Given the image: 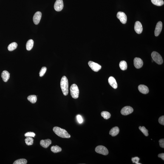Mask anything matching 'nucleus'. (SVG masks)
<instances>
[{
  "label": "nucleus",
  "mask_w": 164,
  "mask_h": 164,
  "mask_svg": "<svg viewBox=\"0 0 164 164\" xmlns=\"http://www.w3.org/2000/svg\"><path fill=\"white\" fill-rule=\"evenodd\" d=\"M18 47V44L16 42H13L9 44L8 49L10 51H12L16 49Z\"/></svg>",
  "instance_id": "23"
},
{
  "label": "nucleus",
  "mask_w": 164,
  "mask_h": 164,
  "mask_svg": "<svg viewBox=\"0 0 164 164\" xmlns=\"http://www.w3.org/2000/svg\"><path fill=\"white\" fill-rule=\"evenodd\" d=\"M27 100L32 103L34 104L37 101V96L35 95H30L28 97Z\"/></svg>",
  "instance_id": "22"
},
{
  "label": "nucleus",
  "mask_w": 164,
  "mask_h": 164,
  "mask_svg": "<svg viewBox=\"0 0 164 164\" xmlns=\"http://www.w3.org/2000/svg\"><path fill=\"white\" fill-rule=\"evenodd\" d=\"M47 68L46 67H43L41 68L39 73L40 76L42 77L43 76L45 73L47 71Z\"/></svg>",
  "instance_id": "29"
},
{
  "label": "nucleus",
  "mask_w": 164,
  "mask_h": 164,
  "mask_svg": "<svg viewBox=\"0 0 164 164\" xmlns=\"http://www.w3.org/2000/svg\"><path fill=\"white\" fill-rule=\"evenodd\" d=\"M77 118L78 123L80 124L83 123V120L81 116L80 115H78L77 116Z\"/></svg>",
  "instance_id": "33"
},
{
  "label": "nucleus",
  "mask_w": 164,
  "mask_h": 164,
  "mask_svg": "<svg viewBox=\"0 0 164 164\" xmlns=\"http://www.w3.org/2000/svg\"><path fill=\"white\" fill-rule=\"evenodd\" d=\"M120 132V129L117 126L115 127L112 128L109 132V134L112 137H115L117 136Z\"/></svg>",
  "instance_id": "18"
},
{
  "label": "nucleus",
  "mask_w": 164,
  "mask_h": 164,
  "mask_svg": "<svg viewBox=\"0 0 164 164\" xmlns=\"http://www.w3.org/2000/svg\"><path fill=\"white\" fill-rule=\"evenodd\" d=\"M88 64L92 70L95 72H98L101 69L102 67L100 65L92 61H89Z\"/></svg>",
  "instance_id": "6"
},
{
  "label": "nucleus",
  "mask_w": 164,
  "mask_h": 164,
  "mask_svg": "<svg viewBox=\"0 0 164 164\" xmlns=\"http://www.w3.org/2000/svg\"><path fill=\"white\" fill-rule=\"evenodd\" d=\"M64 4L62 0H57L54 4V9L57 11L59 12L62 10Z\"/></svg>",
  "instance_id": "7"
},
{
  "label": "nucleus",
  "mask_w": 164,
  "mask_h": 164,
  "mask_svg": "<svg viewBox=\"0 0 164 164\" xmlns=\"http://www.w3.org/2000/svg\"><path fill=\"white\" fill-rule=\"evenodd\" d=\"M162 28V23L161 21L158 22L155 30V35L156 36H158L160 35Z\"/></svg>",
  "instance_id": "13"
},
{
  "label": "nucleus",
  "mask_w": 164,
  "mask_h": 164,
  "mask_svg": "<svg viewBox=\"0 0 164 164\" xmlns=\"http://www.w3.org/2000/svg\"><path fill=\"white\" fill-rule=\"evenodd\" d=\"M25 141L26 145L28 146H30L33 144L34 139L32 137H26Z\"/></svg>",
  "instance_id": "24"
},
{
  "label": "nucleus",
  "mask_w": 164,
  "mask_h": 164,
  "mask_svg": "<svg viewBox=\"0 0 164 164\" xmlns=\"http://www.w3.org/2000/svg\"><path fill=\"white\" fill-rule=\"evenodd\" d=\"M27 161L25 159H18L14 162L13 164H26Z\"/></svg>",
  "instance_id": "27"
},
{
  "label": "nucleus",
  "mask_w": 164,
  "mask_h": 164,
  "mask_svg": "<svg viewBox=\"0 0 164 164\" xmlns=\"http://www.w3.org/2000/svg\"><path fill=\"white\" fill-rule=\"evenodd\" d=\"M96 152L104 155H107L109 154V151L106 147L103 146H99L95 149Z\"/></svg>",
  "instance_id": "5"
},
{
  "label": "nucleus",
  "mask_w": 164,
  "mask_h": 164,
  "mask_svg": "<svg viewBox=\"0 0 164 164\" xmlns=\"http://www.w3.org/2000/svg\"><path fill=\"white\" fill-rule=\"evenodd\" d=\"M34 41L32 39H30L27 41L26 45V49L27 51H30L32 49L34 46Z\"/></svg>",
  "instance_id": "19"
},
{
  "label": "nucleus",
  "mask_w": 164,
  "mask_h": 164,
  "mask_svg": "<svg viewBox=\"0 0 164 164\" xmlns=\"http://www.w3.org/2000/svg\"><path fill=\"white\" fill-rule=\"evenodd\" d=\"M108 82L110 85L114 89L117 88V84L115 79L113 77L111 76L109 77L108 79Z\"/></svg>",
  "instance_id": "16"
},
{
  "label": "nucleus",
  "mask_w": 164,
  "mask_h": 164,
  "mask_svg": "<svg viewBox=\"0 0 164 164\" xmlns=\"http://www.w3.org/2000/svg\"><path fill=\"white\" fill-rule=\"evenodd\" d=\"M117 17L122 24H125L127 21V17L124 12H119L117 13Z\"/></svg>",
  "instance_id": "8"
},
{
  "label": "nucleus",
  "mask_w": 164,
  "mask_h": 164,
  "mask_svg": "<svg viewBox=\"0 0 164 164\" xmlns=\"http://www.w3.org/2000/svg\"><path fill=\"white\" fill-rule=\"evenodd\" d=\"M52 143V141L49 139L45 140H42L40 142V145L45 148L48 147Z\"/></svg>",
  "instance_id": "14"
},
{
  "label": "nucleus",
  "mask_w": 164,
  "mask_h": 164,
  "mask_svg": "<svg viewBox=\"0 0 164 164\" xmlns=\"http://www.w3.org/2000/svg\"><path fill=\"white\" fill-rule=\"evenodd\" d=\"M134 64L135 67L137 69H140L143 65V62L141 59L135 58L134 60Z\"/></svg>",
  "instance_id": "11"
},
{
  "label": "nucleus",
  "mask_w": 164,
  "mask_h": 164,
  "mask_svg": "<svg viewBox=\"0 0 164 164\" xmlns=\"http://www.w3.org/2000/svg\"><path fill=\"white\" fill-rule=\"evenodd\" d=\"M54 132L59 137L62 138H69L71 137V136L65 129L55 126L53 128Z\"/></svg>",
  "instance_id": "1"
},
{
  "label": "nucleus",
  "mask_w": 164,
  "mask_h": 164,
  "mask_svg": "<svg viewBox=\"0 0 164 164\" xmlns=\"http://www.w3.org/2000/svg\"><path fill=\"white\" fill-rule=\"evenodd\" d=\"M71 96L73 98L77 99L79 95V90L78 86L75 84H73L71 86L70 88Z\"/></svg>",
  "instance_id": "3"
},
{
  "label": "nucleus",
  "mask_w": 164,
  "mask_h": 164,
  "mask_svg": "<svg viewBox=\"0 0 164 164\" xmlns=\"http://www.w3.org/2000/svg\"><path fill=\"white\" fill-rule=\"evenodd\" d=\"M134 109L131 107L126 106L124 107L122 109L121 113L122 115L126 116L132 113Z\"/></svg>",
  "instance_id": "9"
},
{
  "label": "nucleus",
  "mask_w": 164,
  "mask_h": 164,
  "mask_svg": "<svg viewBox=\"0 0 164 164\" xmlns=\"http://www.w3.org/2000/svg\"><path fill=\"white\" fill-rule=\"evenodd\" d=\"M134 30L138 34H140L143 31V28L142 25L140 22H136L134 26Z\"/></svg>",
  "instance_id": "12"
},
{
  "label": "nucleus",
  "mask_w": 164,
  "mask_h": 164,
  "mask_svg": "<svg viewBox=\"0 0 164 164\" xmlns=\"http://www.w3.org/2000/svg\"><path fill=\"white\" fill-rule=\"evenodd\" d=\"M151 57L153 60L157 64H163V58L158 53L156 52H153L151 54Z\"/></svg>",
  "instance_id": "4"
},
{
  "label": "nucleus",
  "mask_w": 164,
  "mask_h": 164,
  "mask_svg": "<svg viewBox=\"0 0 164 164\" xmlns=\"http://www.w3.org/2000/svg\"><path fill=\"white\" fill-rule=\"evenodd\" d=\"M101 115L106 120H108L110 118L111 114L109 112L107 111H103L101 113Z\"/></svg>",
  "instance_id": "26"
},
{
  "label": "nucleus",
  "mask_w": 164,
  "mask_h": 164,
  "mask_svg": "<svg viewBox=\"0 0 164 164\" xmlns=\"http://www.w3.org/2000/svg\"><path fill=\"white\" fill-rule=\"evenodd\" d=\"M119 66H120V69L124 71L127 69V64L126 62L124 61H120V64H119Z\"/></svg>",
  "instance_id": "21"
},
{
  "label": "nucleus",
  "mask_w": 164,
  "mask_h": 164,
  "mask_svg": "<svg viewBox=\"0 0 164 164\" xmlns=\"http://www.w3.org/2000/svg\"><path fill=\"white\" fill-rule=\"evenodd\" d=\"M140 160V158H139L138 157H133L131 159V160H132L133 163H135L137 164L138 163H139V161Z\"/></svg>",
  "instance_id": "31"
},
{
  "label": "nucleus",
  "mask_w": 164,
  "mask_h": 164,
  "mask_svg": "<svg viewBox=\"0 0 164 164\" xmlns=\"http://www.w3.org/2000/svg\"><path fill=\"white\" fill-rule=\"evenodd\" d=\"M60 84L63 94L65 96L67 95L69 93V82L67 78L65 76L62 78Z\"/></svg>",
  "instance_id": "2"
},
{
  "label": "nucleus",
  "mask_w": 164,
  "mask_h": 164,
  "mask_svg": "<svg viewBox=\"0 0 164 164\" xmlns=\"http://www.w3.org/2000/svg\"><path fill=\"white\" fill-rule=\"evenodd\" d=\"M159 144L161 147L162 148H164V139H160L159 141Z\"/></svg>",
  "instance_id": "34"
},
{
  "label": "nucleus",
  "mask_w": 164,
  "mask_h": 164,
  "mask_svg": "<svg viewBox=\"0 0 164 164\" xmlns=\"http://www.w3.org/2000/svg\"><path fill=\"white\" fill-rule=\"evenodd\" d=\"M1 77L3 81L7 82L8 81L10 77V74L7 71H4L1 74Z\"/></svg>",
  "instance_id": "17"
},
{
  "label": "nucleus",
  "mask_w": 164,
  "mask_h": 164,
  "mask_svg": "<svg viewBox=\"0 0 164 164\" xmlns=\"http://www.w3.org/2000/svg\"><path fill=\"white\" fill-rule=\"evenodd\" d=\"M158 157H159L161 158L162 160H164V154L162 153V154H159L158 155Z\"/></svg>",
  "instance_id": "35"
},
{
  "label": "nucleus",
  "mask_w": 164,
  "mask_h": 164,
  "mask_svg": "<svg viewBox=\"0 0 164 164\" xmlns=\"http://www.w3.org/2000/svg\"><path fill=\"white\" fill-rule=\"evenodd\" d=\"M139 90L141 93L144 94H147L149 92V89L147 86L144 85H140L138 86Z\"/></svg>",
  "instance_id": "15"
},
{
  "label": "nucleus",
  "mask_w": 164,
  "mask_h": 164,
  "mask_svg": "<svg viewBox=\"0 0 164 164\" xmlns=\"http://www.w3.org/2000/svg\"><path fill=\"white\" fill-rule=\"evenodd\" d=\"M51 150L53 152L57 153L62 151V149L58 146H53L51 148Z\"/></svg>",
  "instance_id": "20"
},
{
  "label": "nucleus",
  "mask_w": 164,
  "mask_h": 164,
  "mask_svg": "<svg viewBox=\"0 0 164 164\" xmlns=\"http://www.w3.org/2000/svg\"><path fill=\"white\" fill-rule=\"evenodd\" d=\"M42 16V13L41 12L38 11L35 13L33 18V21L34 24L38 25L40 23Z\"/></svg>",
  "instance_id": "10"
},
{
  "label": "nucleus",
  "mask_w": 164,
  "mask_h": 164,
  "mask_svg": "<svg viewBox=\"0 0 164 164\" xmlns=\"http://www.w3.org/2000/svg\"><path fill=\"white\" fill-rule=\"evenodd\" d=\"M139 129L143 133V134L145 136L147 137L149 135L148 131L144 126L141 127L140 126L139 127Z\"/></svg>",
  "instance_id": "28"
},
{
  "label": "nucleus",
  "mask_w": 164,
  "mask_h": 164,
  "mask_svg": "<svg viewBox=\"0 0 164 164\" xmlns=\"http://www.w3.org/2000/svg\"><path fill=\"white\" fill-rule=\"evenodd\" d=\"M151 1L153 4L157 6H162L164 4L163 0H151Z\"/></svg>",
  "instance_id": "25"
},
{
  "label": "nucleus",
  "mask_w": 164,
  "mask_h": 164,
  "mask_svg": "<svg viewBox=\"0 0 164 164\" xmlns=\"http://www.w3.org/2000/svg\"><path fill=\"white\" fill-rule=\"evenodd\" d=\"M158 121L159 123L160 124L164 125V116H161L159 118Z\"/></svg>",
  "instance_id": "32"
},
{
  "label": "nucleus",
  "mask_w": 164,
  "mask_h": 164,
  "mask_svg": "<svg viewBox=\"0 0 164 164\" xmlns=\"http://www.w3.org/2000/svg\"><path fill=\"white\" fill-rule=\"evenodd\" d=\"M35 134L33 132H28L26 133L25 134L24 136L26 137H35Z\"/></svg>",
  "instance_id": "30"
}]
</instances>
